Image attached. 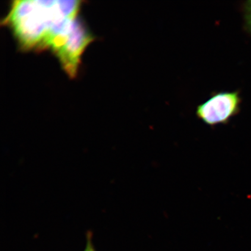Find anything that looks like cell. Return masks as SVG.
<instances>
[{"label": "cell", "mask_w": 251, "mask_h": 251, "mask_svg": "<svg viewBox=\"0 0 251 251\" xmlns=\"http://www.w3.org/2000/svg\"><path fill=\"white\" fill-rule=\"evenodd\" d=\"M241 102L238 91L214 92L197 106L196 114L201 121L209 126L226 125L240 112Z\"/></svg>", "instance_id": "2"}, {"label": "cell", "mask_w": 251, "mask_h": 251, "mask_svg": "<svg viewBox=\"0 0 251 251\" xmlns=\"http://www.w3.org/2000/svg\"><path fill=\"white\" fill-rule=\"evenodd\" d=\"M243 10L245 29L251 35V0L244 3Z\"/></svg>", "instance_id": "4"}, {"label": "cell", "mask_w": 251, "mask_h": 251, "mask_svg": "<svg viewBox=\"0 0 251 251\" xmlns=\"http://www.w3.org/2000/svg\"><path fill=\"white\" fill-rule=\"evenodd\" d=\"M93 234L89 231L86 233V245L84 251H96L92 241Z\"/></svg>", "instance_id": "5"}, {"label": "cell", "mask_w": 251, "mask_h": 251, "mask_svg": "<svg viewBox=\"0 0 251 251\" xmlns=\"http://www.w3.org/2000/svg\"><path fill=\"white\" fill-rule=\"evenodd\" d=\"M80 1L20 0L12 2L3 21L22 49L43 51L65 25L77 17Z\"/></svg>", "instance_id": "1"}, {"label": "cell", "mask_w": 251, "mask_h": 251, "mask_svg": "<svg viewBox=\"0 0 251 251\" xmlns=\"http://www.w3.org/2000/svg\"><path fill=\"white\" fill-rule=\"evenodd\" d=\"M93 40L92 34L77 18L67 40L55 54L62 68L71 78L76 76L81 56Z\"/></svg>", "instance_id": "3"}]
</instances>
